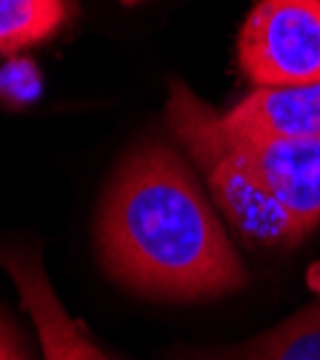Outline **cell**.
<instances>
[{
    "mask_svg": "<svg viewBox=\"0 0 320 360\" xmlns=\"http://www.w3.org/2000/svg\"><path fill=\"white\" fill-rule=\"evenodd\" d=\"M69 20V0H0V55L43 43Z\"/></svg>",
    "mask_w": 320,
    "mask_h": 360,
    "instance_id": "8",
    "label": "cell"
},
{
    "mask_svg": "<svg viewBox=\"0 0 320 360\" xmlns=\"http://www.w3.org/2000/svg\"><path fill=\"white\" fill-rule=\"evenodd\" d=\"M232 138L260 192L303 240L320 223V138H252L238 131Z\"/></svg>",
    "mask_w": 320,
    "mask_h": 360,
    "instance_id": "4",
    "label": "cell"
},
{
    "mask_svg": "<svg viewBox=\"0 0 320 360\" xmlns=\"http://www.w3.org/2000/svg\"><path fill=\"white\" fill-rule=\"evenodd\" d=\"M95 232L103 269L137 295L209 300L249 281L189 163L158 141L134 146L120 160Z\"/></svg>",
    "mask_w": 320,
    "mask_h": 360,
    "instance_id": "1",
    "label": "cell"
},
{
    "mask_svg": "<svg viewBox=\"0 0 320 360\" xmlns=\"http://www.w3.org/2000/svg\"><path fill=\"white\" fill-rule=\"evenodd\" d=\"M166 123L189 160L200 169L215 206L243 240L266 249L300 240L295 226L269 203L241 160L232 131L223 123V112H215L186 83L174 80L169 89Z\"/></svg>",
    "mask_w": 320,
    "mask_h": 360,
    "instance_id": "2",
    "label": "cell"
},
{
    "mask_svg": "<svg viewBox=\"0 0 320 360\" xmlns=\"http://www.w3.org/2000/svg\"><path fill=\"white\" fill-rule=\"evenodd\" d=\"M123 4H141V0H123Z\"/></svg>",
    "mask_w": 320,
    "mask_h": 360,
    "instance_id": "11",
    "label": "cell"
},
{
    "mask_svg": "<svg viewBox=\"0 0 320 360\" xmlns=\"http://www.w3.org/2000/svg\"><path fill=\"white\" fill-rule=\"evenodd\" d=\"M40 92V75L37 66L29 60H12L9 66H4L0 72V98L20 106L34 101Z\"/></svg>",
    "mask_w": 320,
    "mask_h": 360,
    "instance_id": "9",
    "label": "cell"
},
{
    "mask_svg": "<svg viewBox=\"0 0 320 360\" xmlns=\"http://www.w3.org/2000/svg\"><path fill=\"white\" fill-rule=\"evenodd\" d=\"M0 266L6 269L23 309L29 311L46 360H117L106 354L63 309L34 252L20 246H0Z\"/></svg>",
    "mask_w": 320,
    "mask_h": 360,
    "instance_id": "5",
    "label": "cell"
},
{
    "mask_svg": "<svg viewBox=\"0 0 320 360\" xmlns=\"http://www.w3.org/2000/svg\"><path fill=\"white\" fill-rule=\"evenodd\" d=\"M252 86L320 80V0H257L238 37Z\"/></svg>",
    "mask_w": 320,
    "mask_h": 360,
    "instance_id": "3",
    "label": "cell"
},
{
    "mask_svg": "<svg viewBox=\"0 0 320 360\" xmlns=\"http://www.w3.org/2000/svg\"><path fill=\"white\" fill-rule=\"evenodd\" d=\"M183 360H320V295L246 343L189 352Z\"/></svg>",
    "mask_w": 320,
    "mask_h": 360,
    "instance_id": "7",
    "label": "cell"
},
{
    "mask_svg": "<svg viewBox=\"0 0 320 360\" xmlns=\"http://www.w3.org/2000/svg\"><path fill=\"white\" fill-rule=\"evenodd\" d=\"M226 126L252 138H320V80L295 86H255L223 112Z\"/></svg>",
    "mask_w": 320,
    "mask_h": 360,
    "instance_id": "6",
    "label": "cell"
},
{
    "mask_svg": "<svg viewBox=\"0 0 320 360\" xmlns=\"http://www.w3.org/2000/svg\"><path fill=\"white\" fill-rule=\"evenodd\" d=\"M0 360H29L20 335L4 314H0Z\"/></svg>",
    "mask_w": 320,
    "mask_h": 360,
    "instance_id": "10",
    "label": "cell"
}]
</instances>
